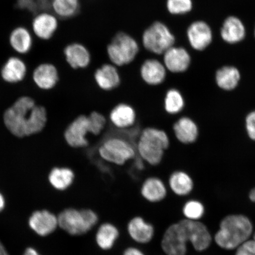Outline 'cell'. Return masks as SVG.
<instances>
[{"label": "cell", "mask_w": 255, "mask_h": 255, "mask_svg": "<svg viewBox=\"0 0 255 255\" xmlns=\"http://www.w3.org/2000/svg\"><path fill=\"white\" fill-rule=\"evenodd\" d=\"M4 123L12 134L18 137L34 134L41 131L46 123V111L36 106L32 99L22 97L5 111Z\"/></svg>", "instance_id": "obj_1"}, {"label": "cell", "mask_w": 255, "mask_h": 255, "mask_svg": "<svg viewBox=\"0 0 255 255\" xmlns=\"http://www.w3.org/2000/svg\"><path fill=\"white\" fill-rule=\"evenodd\" d=\"M254 225L251 219L241 214L228 215L220 223L214 241L217 245L226 251L235 250L254 234Z\"/></svg>", "instance_id": "obj_2"}, {"label": "cell", "mask_w": 255, "mask_h": 255, "mask_svg": "<svg viewBox=\"0 0 255 255\" xmlns=\"http://www.w3.org/2000/svg\"><path fill=\"white\" fill-rule=\"evenodd\" d=\"M170 137L164 130L153 127L143 128L136 143L137 155L150 166H157L170 145Z\"/></svg>", "instance_id": "obj_3"}, {"label": "cell", "mask_w": 255, "mask_h": 255, "mask_svg": "<svg viewBox=\"0 0 255 255\" xmlns=\"http://www.w3.org/2000/svg\"><path fill=\"white\" fill-rule=\"evenodd\" d=\"M57 219L59 227L72 237L87 235L100 223V215L91 208L69 207L60 212Z\"/></svg>", "instance_id": "obj_4"}, {"label": "cell", "mask_w": 255, "mask_h": 255, "mask_svg": "<svg viewBox=\"0 0 255 255\" xmlns=\"http://www.w3.org/2000/svg\"><path fill=\"white\" fill-rule=\"evenodd\" d=\"M98 154L104 161L116 166H124L137 155L135 145L118 135L103 137L98 147Z\"/></svg>", "instance_id": "obj_5"}, {"label": "cell", "mask_w": 255, "mask_h": 255, "mask_svg": "<svg viewBox=\"0 0 255 255\" xmlns=\"http://www.w3.org/2000/svg\"><path fill=\"white\" fill-rule=\"evenodd\" d=\"M139 52L136 41L123 32L117 33L107 47L108 57L117 67L129 65L135 60Z\"/></svg>", "instance_id": "obj_6"}, {"label": "cell", "mask_w": 255, "mask_h": 255, "mask_svg": "<svg viewBox=\"0 0 255 255\" xmlns=\"http://www.w3.org/2000/svg\"><path fill=\"white\" fill-rule=\"evenodd\" d=\"M175 37L168 27L160 21H155L143 32V46L155 55H163L174 46Z\"/></svg>", "instance_id": "obj_7"}, {"label": "cell", "mask_w": 255, "mask_h": 255, "mask_svg": "<svg viewBox=\"0 0 255 255\" xmlns=\"http://www.w3.org/2000/svg\"><path fill=\"white\" fill-rule=\"evenodd\" d=\"M188 244L186 232L178 221L165 229L160 240V248L164 255H186Z\"/></svg>", "instance_id": "obj_8"}, {"label": "cell", "mask_w": 255, "mask_h": 255, "mask_svg": "<svg viewBox=\"0 0 255 255\" xmlns=\"http://www.w3.org/2000/svg\"><path fill=\"white\" fill-rule=\"evenodd\" d=\"M126 229L130 240L139 247L152 243L157 233L154 225L141 215L130 218L127 223Z\"/></svg>", "instance_id": "obj_9"}, {"label": "cell", "mask_w": 255, "mask_h": 255, "mask_svg": "<svg viewBox=\"0 0 255 255\" xmlns=\"http://www.w3.org/2000/svg\"><path fill=\"white\" fill-rule=\"evenodd\" d=\"M169 192L166 181L157 175L146 177L139 186V196L145 202L151 205L164 202Z\"/></svg>", "instance_id": "obj_10"}, {"label": "cell", "mask_w": 255, "mask_h": 255, "mask_svg": "<svg viewBox=\"0 0 255 255\" xmlns=\"http://www.w3.org/2000/svg\"><path fill=\"white\" fill-rule=\"evenodd\" d=\"M90 135V124L87 115H80L70 124L65 132L68 144L74 148H87L90 144L88 139Z\"/></svg>", "instance_id": "obj_11"}, {"label": "cell", "mask_w": 255, "mask_h": 255, "mask_svg": "<svg viewBox=\"0 0 255 255\" xmlns=\"http://www.w3.org/2000/svg\"><path fill=\"white\" fill-rule=\"evenodd\" d=\"M184 228L188 241L197 252L207 250L212 244L213 238L208 228L200 221L181 219L179 221Z\"/></svg>", "instance_id": "obj_12"}, {"label": "cell", "mask_w": 255, "mask_h": 255, "mask_svg": "<svg viewBox=\"0 0 255 255\" xmlns=\"http://www.w3.org/2000/svg\"><path fill=\"white\" fill-rule=\"evenodd\" d=\"M94 242L99 250L108 253L119 242L121 232L116 223L110 221L100 223L95 229Z\"/></svg>", "instance_id": "obj_13"}, {"label": "cell", "mask_w": 255, "mask_h": 255, "mask_svg": "<svg viewBox=\"0 0 255 255\" xmlns=\"http://www.w3.org/2000/svg\"><path fill=\"white\" fill-rule=\"evenodd\" d=\"M108 120L111 125L117 129H129L137 122L136 111L131 105L121 103L111 110Z\"/></svg>", "instance_id": "obj_14"}, {"label": "cell", "mask_w": 255, "mask_h": 255, "mask_svg": "<svg viewBox=\"0 0 255 255\" xmlns=\"http://www.w3.org/2000/svg\"><path fill=\"white\" fill-rule=\"evenodd\" d=\"M167 70L163 63L155 59L145 60L140 67L139 76L149 87H158L166 81Z\"/></svg>", "instance_id": "obj_15"}, {"label": "cell", "mask_w": 255, "mask_h": 255, "mask_svg": "<svg viewBox=\"0 0 255 255\" xmlns=\"http://www.w3.org/2000/svg\"><path fill=\"white\" fill-rule=\"evenodd\" d=\"M94 79L99 89L110 92L120 87L122 79L116 66L112 63H105L95 70Z\"/></svg>", "instance_id": "obj_16"}, {"label": "cell", "mask_w": 255, "mask_h": 255, "mask_svg": "<svg viewBox=\"0 0 255 255\" xmlns=\"http://www.w3.org/2000/svg\"><path fill=\"white\" fill-rule=\"evenodd\" d=\"M31 25L35 36L40 40H49L58 28V19L50 12H41L35 15Z\"/></svg>", "instance_id": "obj_17"}, {"label": "cell", "mask_w": 255, "mask_h": 255, "mask_svg": "<svg viewBox=\"0 0 255 255\" xmlns=\"http://www.w3.org/2000/svg\"><path fill=\"white\" fill-rule=\"evenodd\" d=\"M163 55V63L167 71L180 73L186 71L189 68L191 57L184 48L171 47Z\"/></svg>", "instance_id": "obj_18"}, {"label": "cell", "mask_w": 255, "mask_h": 255, "mask_svg": "<svg viewBox=\"0 0 255 255\" xmlns=\"http://www.w3.org/2000/svg\"><path fill=\"white\" fill-rule=\"evenodd\" d=\"M188 39L190 45L196 50H203L209 46L212 41V31L205 22H194L188 28Z\"/></svg>", "instance_id": "obj_19"}, {"label": "cell", "mask_w": 255, "mask_h": 255, "mask_svg": "<svg viewBox=\"0 0 255 255\" xmlns=\"http://www.w3.org/2000/svg\"><path fill=\"white\" fill-rule=\"evenodd\" d=\"M29 225L36 234L45 237L52 234L58 227V219L47 210L37 211L30 217Z\"/></svg>", "instance_id": "obj_20"}, {"label": "cell", "mask_w": 255, "mask_h": 255, "mask_svg": "<svg viewBox=\"0 0 255 255\" xmlns=\"http://www.w3.org/2000/svg\"><path fill=\"white\" fill-rule=\"evenodd\" d=\"M166 183L169 191L178 197H186L192 192L194 182L186 172L176 170L169 174Z\"/></svg>", "instance_id": "obj_21"}, {"label": "cell", "mask_w": 255, "mask_h": 255, "mask_svg": "<svg viewBox=\"0 0 255 255\" xmlns=\"http://www.w3.org/2000/svg\"><path fill=\"white\" fill-rule=\"evenodd\" d=\"M66 62L73 69H85L90 65L91 56L87 48L81 43L69 44L64 49Z\"/></svg>", "instance_id": "obj_22"}, {"label": "cell", "mask_w": 255, "mask_h": 255, "mask_svg": "<svg viewBox=\"0 0 255 255\" xmlns=\"http://www.w3.org/2000/svg\"><path fill=\"white\" fill-rule=\"evenodd\" d=\"M172 129L175 138L183 144L195 142L199 134L196 123L189 117H181L175 121Z\"/></svg>", "instance_id": "obj_23"}, {"label": "cell", "mask_w": 255, "mask_h": 255, "mask_svg": "<svg viewBox=\"0 0 255 255\" xmlns=\"http://www.w3.org/2000/svg\"><path fill=\"white\" fill-rule=\"evenodd\" d=\"M33 36L26 27H15L9 34V45L14 52L21 55L29 52L33 46Z\"/></svg>", "instance_id": "obj_24"}, {"label": "cell", "mask_w": 255, "mask_h": 255, "mask_svg": "<svg viewBox=\"0 0 255 255\" xmlns=\"http://www.w3.org/2000/svg\"><path fill=\"white\" fill-rule=\"evenodd\" d=\"M245 34L244 25L238 18L231 16L226 19L221 29V36L226 42L238 43L244 39Z\"/></svg>", "instance_id": "obj_25"}, {"label": "cell", "mask_w": 255, "mask_h": 255, "mask_svg": "<svg viewBox=\"0 0 255 255\" xmlns=\"http://www.w3.org/2000/svg\"><path fill=\"white\" fill-rule=\"evenodd\" d=\"M33 79L35 83L40 88L51 89L55 87L58 81V72L52 64H41L34 70Z\"/></svg>", "instance_id": "obj_26"}, {"label": "cell", "mask_w": 255, "mask_h": 255, "mask_svg": "<svg viewBox=\"0 0 255 255\" xmlns=\"http://www.w3.org/2000/svg\"><path fill=\"white\" fill-rule=\"evenodd\" d=\"M26 70V66L23 60L19 57L12 56L8 59L2 67V78L8 82H17L23 79Z\"/></svg>", "instance_id": "obj_27"}, {"label": "cell", "mask_w": 255, "mask_h": 255, "mask_svg": "<svg viewBox=\"0 0 255 255\" xmlns=\"http://www.w3.org/2000/svg\"><path fill=\"white\" fill-rule=\"evenodd\" d=\"M241 75L238 70L233 66H224L216 72V80L219 87L230 91L237 87Z\"/></svg>", "instance_id": "obj_28"}, {"label": "cell", "mask_w": 255, "mask_h": 255, "mask_svg": "<svg viewBox=\"0 0 255 255\" xmlns=\"http://www.w3.org/2000/svg\"><path fill=\"white\" fill-rule=\"evenodd\" d=\"M75 178L74 172L68 168H54L49 175L51 184L56 189L62 191L71 187Z\"/></svg>", "instance_id": "obj_29"}, {"label": "cell", "mask_w": 255, "mask_h": 255, "mask_svg": "<svg viewBox=\"0 0 255 255\" xmlns=\"http://www.w3.org/2000/svg\"><path fill=\"white\" fill-rule=\"evenodd\" d=\"M164 109L168 115L173 116L183 111L185 106L183 96L177 89H168L164 98Z\"/></svg>", "instance_id": "obj_30"}, {"label": "cell", "mask_w": 255, "mask_h": 255, "mask_svg": "<svg viewBox=\"0 0 255 255\" xmlns=\"http://www.w3.org/2000/svg\"><path fill=\"white\" fill-rule=\"evenodd\" d=\"M79 9V0H52V9L60 18H71L77 14Z\"/></svg>", "instance_id": "obj_31"}, {"label": "cell", "mask_w": 255, "mask_h": 255, "mask_svg": "<svg viewBox=\"0 0 255 255\" xmlns=\"http://www.w3.org/2000/svg\"><path fill=\"white\" fill-rule=\"evenodd\" d=\"M184 219L191 221H200L205 215V208L202 202L197 200H189L182 207Z\"/></svg>", "instance_id": "obj_32"}, {"label": "cell", "mask_w": 255, "mask_h": 255, "mask_svg": "<svg viewBox=\"0 0 255 255\" xmlns=\"http://www.w3.org/2000/svg\"><path fill=\"white\" fill-rule=\"evenodd\" d=\"M90 124V135L93 136H100L103 133L108 124V120L104 114L98 111H92L88 115Z\"/></svg>", "instance_id": "obj_33"}, {"label": "cell", "mask_w": 255, "mask_h": 255, "mask_svg": "<svg viewBox=\"0 0 255 255\" xmlns=\"http://www.w3.org/2000/svg\"><path fill=\"white\" fill-rule=\"evenodd\" d=\"M167 10L172 14H184L191 10V0H167Z\"/></svg>", "instance_id": "obj_34"}, {"label": "cell", "mask_w": 255, "mask_h": 255, "mask_svg": "<svg viewBox=\"0 0 255 255\" xmlns=\"http://www.w3.org/2000/svg\"><path fill=\"white\" fill-rule=\"evenodd\" d=\"M235 250V255H255V239H248Z\"/></svg>", "instance_id": "obj_35"}, {"label": "cell", "mask_w": 255, "mask_h": 255, "mask_svg": "<svg viewBox=\"0 0 255 255\" xmlns=\"http://www.w3.org/2000/svg\"><path fill=\"white\" fill-rule=\"evenodd\" d=\"M17 5L19 8L27 9L33 13H39L36 0H17Z\"/></svg>", "instance_id": "obj_36"}, {"label": "cell", "mask_w": 255, "mask_h": 255, "mask_svg": "<svg viewBox=\"0 0 255 255\" xmlns=\"http://www.w3.org/2000/svg\"><path fill=\"white\" fill-rule=\"evenodd\" d=\"M246 126L249 136L255 141V111L247 116Z\"/></svg>", "instance_id": "obj_37"}, {"label": "cell", "mask_w": 255, "mask_h": 255, "mask_svg": "<svg viewBox=\"0 0 255 255\" xmlns=\"http://www.w3.org/2000/svg\"><path fill=\"white\" fill-rule=\"evenodd\" d=\"M121 255H147L141 247L138 245H129L124 249Z\"/></svg>", "instance_id": "obj_38"}, {"label": "cell", "mask_w": 255, "mask_h": 255, "mask_svg": "<svg viewBox=\"0 0 255 255\" xmlns=\"http://www.w3.org/2000/svg\"><path fill=\"white\" fill-rule=\"evenodd\" d=\"M39 13L41 12H49L52 9V0H36Z\"/></svg>", "instance_id": "obj_39"}, {"label": "cell", "mask_w": 255, "mask_h": 255, "mask_svg": "<svg viewBox=\"0 0 255 255\" xmlns=\"http://www.w3.org/2000/svg\"><path fill=\"white\" fill-rule=\"evenodd\" d=\"M24 255H40L38 254L37 252L34 250L33 248H27L25 250Z\"/></svg>", "instance_id": "obj_40"}, {"label": "cell", "mask_w": 255, "mask_h": 255, "mask_svg": "<svg viewBox=\"0 0 255 255\" xmlns=\"http://www.w3.org/2000/svg\"><path fill=\"white\" fill-rule=\"evenodd\" d=\"M249 197H250L251 202L255 203V188L251 190L250 194H249Z\"/></svg>", "instance_id": "obj_41"}, {"label": "cell", "mask_w": 255, "mask_h": 255, "mask_svg": "<svg viewBox=\"0 0 255 255\" xmlns=\"http://www.w3.org/2000/svg\"><path fill=\"white\" fill-rule=\"evenodd\" d=\"M0 255H9L1 242H0Z\"/></svg>", "instance_id": "obj_42"}, {"label": "cell", "mask_w": 255, "mask_h": 255, "mask_svg": "<svg viewBox=\"0 0 255 255\" xmlns=\"http://www.w3.org/2000/svg\"><path fill=\"white\" fill-rule=\"evenodd\" d=\"M5 205L4 199L3 198L2 196L0 194V212L4 209Z\"/></svg>", "instance_id": "obj_43"}, {"label": "cell", "mask_w": 255, "mask_h": 255, "mask_svg": "<svg viewBox=\"0 0 255 255\" xmlns=\"http://www.w3.org/2000/svg\"><path fill=\"white\" fill-rule=\"evenodd\" d=\"M253 239H255V231L254 232Z\"/></svg>", "instance_id": "obj_44"}, {"label": "cell", "mask_w": 255, "mask_h": 255, "mask_svg": "<svg viewBox=\"0 0 255 255\" xmlns=\"http://www.w3.org/2000/svg\"></svg>", "instance_id": "obj_45"}]
</instances>
